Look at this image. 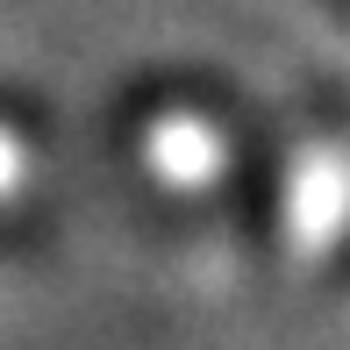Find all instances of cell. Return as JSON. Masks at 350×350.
<instances>
[]
</instances>
